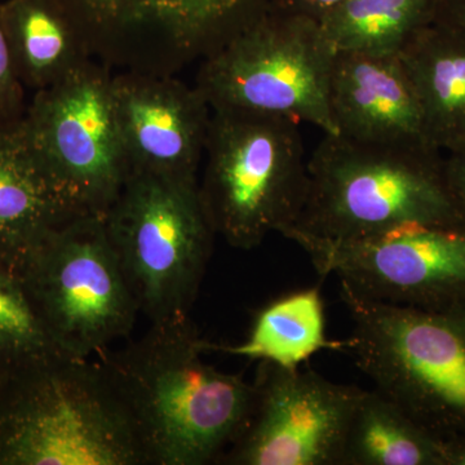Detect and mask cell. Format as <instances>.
I'll list each match as a JSON object with an SVG mask.
<instances>
[{
	"label": "cell",
	"mask_w": 465,
	"mask_h": 465,
	"mask_svg": "<svg viewBox=\"0 0 465 465\" xmlns=\"http://www.w3.org/2000/svg\"><path fill=\"white\" fill-rule=\"evenodd\" d=\"M202 341L188 316L150 323L142 338L97 356L146 465L220 460L249 419L255 384L204 362Z\"/></svg>",
	"instance_id": "6da1fadb"
},
{
	"label": "cell",
	"mask_w": 465,
	"mask_h": 465,
	"mask_svg": "<svg viewBox=\"0 0 465 465\" xmlns=\"http://www.w3.org/2000/svg\"><path fill=\"white\" fill-rule=\"evenodd\" d=\"M298 222L282 235L341 241L406 223L465 222L440 150L427 143H370L323 134L308 159Z\"/></svg>",
	"instance_id": "7a4b0ae2"
},
{
	"label": "cell",
	"mask_w": 465,
	"mask_h": 465,
	"mask_svg": "<svg viewBox=\"0 0 465 465\" xmlns=\"http://www.w3.org/2000/svg\"><path fill=\"white\" fill-rule=\"evenodd\" d=\"M308 159L299 122L213 110L198 188L216 235L252 250L283 234L304 207Z\"/></svg>",
	"instance_id": "3957f363"
},
{
	"label": "cell",
	"mask_w": 465,
	"mask_h": 465,
	"mask_svg": "<svg viewBox=\"0 0 465 465\" xmlns=\"http://www.w3.org/2000/svg\"><path fill=\"white\" fill-rule=\"evenodd\" d=\"M0 416V463L146 465L100 361L48 354Z\"/></svg>",
	"instance_id": "277c9868"
},
{
	"label": "cell",
	"mask_w": 465,
	"mask_h": 465,
	"mask_svg": "<svg viewBox=\"0 0 465 465\" xmlns=\"http://www.w3.org/2000/svg\"><path fill=\"white\" fill-rule=\"evenodd\" d=\"M104 219L140 314L188 317L216 235L198 183L131 173Z\"/></svg>",
	"instance_id": "5b68a950"
},
{
	"label": "cell",
	"mask_w": 465,
	"mask_h": 465,
	"mask_svg": "<svg viewBox=\"0 0 465 465\" xmlns=\"http://www.w3.org/2000/svg\"><path fill=\"white\" fill-rule=\"evenodd\" d=\"M335 52L314 18L269 8L200 63L194 84L213 110L282 115L338 134L329 104Z\"/></svg>",
	"instance_id": "8992f818"
},
{
	"label": "cell",
	"mask_w": 465,
	"mask_h": 465,
	"mask_svg": "<svg viewBox=\"0 0 465 465\" xmlns=\"http://www.w3.org/2000/svg\"><path fill=\"white\" fill-rule=\"evenodd\" d=\"M341 284L353 323L341 351L375 390L424 430L432 421H464L465 322L363 298Z\"/></svg>",
	"instance_id": "52a82bcc"
},
{
	"label": "cell",
	"mask_w": 465,
	"mask_h": 465,
	"mask_svg": "<svg viewBox=\"0 0 465 465\" xmlns=\"http://www.w3.org/2000/svg\"><path fill=\"white\" fill-rule=\"evenodd\" d=\"M21 280L51 341L67 356H99L131 335L140 314L103 216H79L58 229Z\"/></svg>",
	"instance_id": "ba28073f"
},
{
	"label": "cell",
	"mask_w": 465,
	"mask_h": 465,
	"mask_svg": "<svg viewBox=\"0 0 465 465\" xmlns=\"http://www.w3.org/2000/svg\"><path fill=\"white\" fill-rule=\"evenodd\" d=\"M273 0H64L92 57L119 72L176 75L222 50Z\"/></svg>",
	"instance_id": "9c48e42d"
},
{
	"label": "cell",
	"mask_w": 465,
	"mask_h": 465,
	"mask_svg": "<svg viewBox=\"0 0 465 465\" xmlns=\"http://www.w3.org/2000/svg\"><path fill=\"white\" fill-rule=\"evenodd\" d=\"M113 69L92 60L34 92L24 124L51 173L88 215L105 217L131 170L116 124Z\"/></svg>",
	"instance_id": "30bf717a"
},
{
	"label": "cell",
	"mask_w": 465,
	"mask_h": 465,
	"mask_svg": "<svg viewBox=\"0 0 465 465\" xmlns=\"http://www.w3.org/2000/svg\"><path fill=\"white\" fill-rule=\"evenodd\" d=\"M318 274H333L363 298L428 311L465 296V222L406 223L330 241L295 237Z\"/></svg>",
	"instance_id": "8fae6325"
},
{
	"label": "cell",
	"mask_w": 465,
	"mask_h": 465,
	"mask_svg": "<svg viewBox=\"0 0 465 465\" xmlns=\"http://www.w3.org/2000/svg\"><path fill=\"white\" fill-rule=\"evenodd\" d=\"M252 409L220 460L231 465H341L363 390L262 362Z\"/></svg>",
	"instance_id": "7c38bea8"
},
{
	"label": "cell",
	"mask_w": 465,
	"mask_h": 465,
	"mask_svg": "<svg viewBox=\"0 0 465 465\" xmlns=\"http://www.w3.org/2000/svg\"><path fill=\"white\" fill-rule=\"evenodd\" d=\"M113 101L131 173L198 183L213 109L197 85L176 75L118 72Z\"/></svg>",
	"instance_id": "4fadbf2b"
},
{
	"label": "cell",
	"mask_w": 465,
	"mask_h": 465,
	"mask_svg": "<svg viewBox=\"0 0 465 465\" xmlns=\"http://www.w3.org/2000/svg\"><path fill=\"white\" fill-rule=\"evenodd\" d=\"M329 104L336 131L345 139L430 143L418 97L400 54L336 51Z\"/></svg>",
	"instance_id": "5bb4252c"
},
{
	"label": "cell",
	"mask_w": 465,
	"mask_h": 465,
	"mask_svg": "<svg viewBox=\"0 0 465 465\" xmlns=\"http://www.w3.org/2000/svg\"><path fill=\"white\" fill-rule=\"evenodd\" d=\"M84 215L34 149L24 118L0 121V268L21 277L52 234Z\"/></svg>",
	"instance_id": "9a60e30c"
},
{
	"label": "cell",
	"mask_w": 465,
	"mask_h": 465,
	"mask_svg": "<svg viewBox=\"0 0 465 465\" xmlns=\"http://www.w3.org/2000/svg\"><path fill=\"white\" fill-rule=\"evenodd\" d=\"M414 87L427 142L451 149L465 139V33L424 27L400 52Z\"/></svg>",
	"instance_id": "2e32d148"
},
{
	"label": "cell",
	"mask_w": 465,
	"mask_h": 465,
	"mask_svg": "<svg viewBox=\"0 0 465 465\" xmlns=\"http://www.w3.org/2000/svg\"><path fill=\"white\" fill-rule=\"evenodd\" d=\"M2 21L25 90H45L94 58L64 0H5Z\"/></svg>",
	"instance_id": "e0dca14e"
},
{
	"label": "cell",
	"mask_w": 465,
	"mask_h": 465,
	"mask_svg": "<svg viewBox=\"0 0 465 465\" xmlns=\"http://www.w3.org/2000/svg\"><path fill=\"white\" fill-rule=\"evenodd\" d=\"M342 342L327 341L320 290L308 289L274 300L256 317L249 338L237 345L202 341L206 351H222L298 369L322 349H339Z\"/></svg>",
	"instance_id": "ac0fdd59"
},
{
	"label": "cell",
	"mask_w": 465,
	"mask_h": 465,
	"mask_svg": "<svg viewBox=\"0 0 465 465\" xmlns=\"http://www.w3.org/2000/svg\"><path fill=\"white\" fill-rule=\"evenodd\" d=\"M442 445L379 391H363L349 423L341 465L442 463Z\"/></svg>",
	"instance_id": "d6986e66"
},
{
	"label": "cell",
	"mask_w": 465,
	"mask_h": 465,
	"mask_svg": "<svg viewBox=\"0 0 465 465\" xmlns=\"http://www.w3.org/2000/svg\"><path fill=\"white\" fill-rule=\"evenodd\" d=\"M439 0H345L317 18L335 51L399 54L432 25Z\"/></svg>",
	"instance_id": "ffe728a7"
},
{
	"label": "cell",
	"mask_w": 465,
	"mask_h": 465,
	"mask_svg": "<svg viewBox=\"0 0 465 465\" xmlns=\"http://www.w3.org/2000/svg\"><path fill=\"white\" fill-rule=\"evenodd\" d=\"M61 353L34 309L20 275L0 268V357L26 363Z\"/></svg>",
	"instance_id": "44dd1931"
},
{
	"label": "cell",
	"mask_w": 465,
	"mask_h": 465,
	"mask_svg": "<svg viewBox=\"0 0 465 465\" xmlns=\"http://www.w3.org/2000/svg\"><path fill=\"white\" fill-rule=\"evenodd\" d=\"M25 88L18 81L12 63L0 2V121L18 122L26 112Z\"/></svg>",
	"instance_id": "7402d4cb"
},
{
	"label": "cell",
	"mask_w": 465,
	"mask_h": 465,
	"mask_svg": "<svg viewBox=\"0 0 465 465\" xmlns=\"http://www.w3.org/2000/svg\"><path fill=\"white\" fill-rule=\"evenodd\" d=\"M449 155L443 158L446 182L455 203L465 217V139L448 150Z\"/></svg>",
	"instance_id": "603a6c76"
},
{
	"label": "cell",
	"mask_w": 465,
	"mask_h": 465,
	"mask_svg": "<svg viewBox=\"0 0 465 465\" xmlns=\"http://www.w3.org/2000/svg\"><path fill=\"white\" fill-rule=\"evenodd\" d=\"M345 0H273L272 9L284 14L299 15L317 20L327 9L341 5Z\"/></svg>",
	"instance_id": "cb8c5ba5"
},
{
	"label": "cell",
	"mask_w": 465,
	"mask_h": 465,
	"mask_svg": "<svg viewBox=\"0 0 465 465\" xmlns=\"http://www.w3.org/2000/svg\"><path fill=\"white\" fill-rule=\"evenodd\" d=\"M434 24L465 33V0H439Z\"/></svg>",
	"instance_id": "d4e9b609"
}]
</instances>
